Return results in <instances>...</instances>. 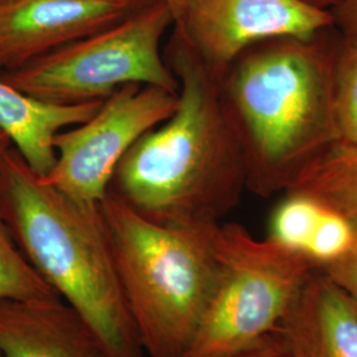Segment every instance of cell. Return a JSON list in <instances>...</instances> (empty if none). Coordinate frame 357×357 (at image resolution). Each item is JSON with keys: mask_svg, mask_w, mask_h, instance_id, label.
<instances>
[{"mask_svg": "<svg viewBox=\"0 0 357 357\" xmlns=\"http://www.w3.org/2000/svg\"><path fill=\"white\" fill-rule=\"evenodd\" d=\"M163 54L178 78V109L134 143L110 191L162 224L220 222L246 190L243 149L221 79L174 31Z\"/></svg>", "mask_w": 357, "mask_h": 357, "instance_id": "cell-1", "label": "cell"}, {"mask_svg": "<svg viewBox=\"0 0 357 357\" xmlns=\"http://www.w3.org/2000/svg\"><path fill=\"white\" fill-rule=\"evenodd\" d=\"M324 32L255 44L221 79L243 149L246 190L257 196L289 191L337 142L332 91L337 43Z\"/></svg>", "mask_w": 357, "mask_h": 357, "instance_id": "cell-2", "label": "cell"}, {"mask_svg": "<svg viewBox=\"0 0 357 357\" xmlns=\"http://www.w3.org/2000/svg\"><path fill=\"white\" fill-rule=\"evenodd\" d=\"M0 216L31 266L86 320L109 357H144L100 204L59 191L11 147L0 163Z\"/></svg>", "mask_w": 357, "mask_h": 357, "instance_id": "cell-3", "label": "cell"}, {"mask_svg": "<svg viewBox=\"0 0 357 357\" xmlns=\"http://www.w3.org/2000/svg\"><path fill=\"white\" fill-rule=\"evenodd\" d=\"M100 211L144 356L184 357L216 290L220 222L162 224L110 190Z\"/></svg>", "mask_w": 357, "mask_h": 357, "instance_id": "cell-4", "label": "cell"}, {"mask_svg": "<svg viewBox=\"0 0 357 357\" xmlns=\"http://www.w3.org/2000/svg\"><path fill=\"white\" fill-rule=\"evenodd\" d=\"M218 281L184 357H228L278 330L318 266L280 243L255 238L241 224H218Z\"/></svg>", "mask_w": 357, "mask_h": 357, "instance_id": "cell-5", "label": "cell"}, {"mask_svg": "<svg viewBox=\"0 0 357 357\" xmlns=\"http://www.w3.org/2000/svg\"><path fill=\"white\" fill-rule=\"evenodd\" d=\"M174 15L165 0L110 26L0 73L15 89L41 102L81 105L103 101L128 84L178 93V81L167 65L162 41Z\"/></svg>", "mask_w": 357, "mask_h": 357, "instance_id": "cell-6", "label": "cell"}, {"mask_svg": "<svg viewBox=\"0 0 357 357\" xmlns=\"http://www.w3.org/2000/svg\"><path fill=\"white\" fill-rule=\"evenodd\" d=\"M178 105V93L141 84L121 86L88 121L54 137L56 163L41 178L76 202L100 204L122 158Z\"/></svg>", "mask_w": 357, "mask_h": 357, "instance_id": "cell-7", "label": "cell"}, {"mask_svg": "<svg viewBox=\"0 0 357 357\" xmlns=\"http://www.w3.org/2000/svg\"><path fill=\"white\" fill-rule=\"evenodd\" d=\"M333 26L330 10L302 0H187L172 26L197 59L220 79L255 44L306 38Z\"/></svg>", "mask_w": 357, "mask_h": 357, "instance_id": "cell-8", "label": "cell"}, {"mask_svg": "<svg viewBox=\"0 0 357 357\" xmlns=\"http://www.w3.org/2000/svg\"><path fill=\"white\" fill-rule=\"evenodd\" d=\"M155 0H0V73L116 26Z\"/></svg>", "mask_w": 357, "mask_h": 357, "instance_id": "cell-9", "label": "cell"}, {"mask_svg": "<svg viewBox=\"0 0 357 357\" xmlns=\"http://www.w3.org/2000/svg\"><path fill=\"white\" fill-rule=\"evenodd\" d=\"M4 357H109L97 333L61 298L0 299Z\"/></svg>", "mask_w": 357, "mask_h": 357, "instance_id": "cell-10", "label": "cell"}, {"mask_svg": "<svg viewBox=\"0 0 357 357\" xmlns=\"http://www.w3.org/2000/svg\"><path fill=\"white\" fill-rule=\"evenodd\" d=\"M289 357H357V310L348 295L315 270L278 327Z\"/></svg>", "mask_w": 357, "mask_h": 357, "instance_id": "cell-11", "label": "cell"}, {"mask_svg": "<svg viewBox=\"0 0 357 357\" xmlns=\"http://www.w3.org/2000/svg\"><path fill=\"white\" fill-rule=\"evenodd\" d=\"M102 101L81 105H52L15 89L0 76V130L38 175L44 176L56 163L54 137L94 114Z\"/></svg>", "mask_w": 357, "mask_h": 357, "instance_id": "cell-12", "label": "cell"}, {"mask_svg": "<svg viewBox=\"0 0 357 357\" xmlns=\"http://www.w3.org/2000/svg\"><path fill=\"white\" fill-rule=\"evenodd\" d=\"M289 191L305 193L357 227V144H332Z\"/></svg>", "mask_w": 357, "mask_h": 357, "instance_id": "cell-13", "label": "cell"}, {"mask_svg": "<svg viewBox=\"0 0 357 357\" xmlns=\"http://www.w3.org/2000/svg\"><path fill=\"white\" fill-rule=\"evenodd\" d=\"M326 206L301 192H284L268 218V238L305 255Z\"/></svg>", "mask_w": 357, "mask_h": 357, "instance_id": "cell-14", "label": "cell"}, {"mask_svg": "<svg viewBox=\"0 0 357 357\" xmlns=\"http://www.w3.org/2000/svg\"><path fill=\"white\" fill-rule=\"evenodd\" d=\"M333 114L337 142L357 144V40L337 41L333 65Z\"/></svg>", "mask_w": 357, "mask_h": 357, "instance_id": "cell-15", "label": "cell"}, {"mask_svg": "<svg viewBox=\"0 0 357 357\" xmlns=\"http://www.w3.org/2000/svg\"><path fill=\"white\" fill-rule=\"evenodd\" d=\"M60 298L31 266L0 216V299Z\"/></svg>", "mask_w": 357, "mask_h": 357, "instance_id": "cell-16", "label": "cell"}, {"mask_svg": "<svg viewBox=\"0 0 357 357\" xmlns=\"http://www.w3.org/2000/svg\"><path fill=\"white\" fill-rule=\"evenodd\" d=\"M357 250V227L326 208L307 245L306 255L319 268H326Z\"/></svg>", "mask_w": 357, "mask_h": 357, "instance_id": "cell-17", "label": "cell"}, {"mask_svg": "<svg viewBox=\"0 0 357 357\" xmlns=\"http://www.w3.org/2000/svg\"><path fill=\"white\" fill-rule=\"evenodd\" d=\"M320 270L348 295L357 310V250Z\"/></svg>", "mask_w": 357, "mask_h": 357, "instance_id": "cell-18", "label": "cell"}, {"mask_svg": "<svg viewBox=\"0 0 357 357\" xmlns=\"http://www.w3.org/2000/svg\"><path fill=\"white\" fill-rule=\"evenodd\" d=\"M330 11L343 36L357 40V0H336Z\"/></svg>", "mask_w": 357, "mask_h": 357, "instance_id": "cell-19", "label": "cell"}, {"mask_svg": "<svg viewBox=\"0 0 357 357\" xmlns=\"http://www.w3.org/2000/svg\"><path fill=\"white\" fill-rule=\"evenodd\" d=\"M228 357H289V354L281 333L275 331L243 352Z\"/></svg>", "mask_w": 357, "mask_h": 357, "instance_id": "cell-20", "label": "cell"}, {"mask_svg": "<svg viewBox=\"0 0 357 357\" xmlns=\"http://www.w3.org/2000/svg\"><path fill=\"white\" fill-rule=\"evenodd\" d=\"M165 1L168 4L171 13L174 15V26H176L181 19L187 0H165Z\"/></svg>", "mask_w": 357, "mask_h": 357, "instance_id": "cell-21", "label": "cell"}, {"mask_svg": "<svg viewBox=\"0 0 357 357\" xmlns=\"http://www.w3.org/2000/svg\"><path fill=\"white\" fill-rule=\"evenodd\" d=\"M13 147V143L10 141V138L0 130V163L4 158V155L7 153V151Z\"/></svg>", "mask_w": 357, "mask_h": 357, "instance_id": "cell-22", "label": "cell"}, {"mask_svg": "<svg viewBox=\"0 0 357 357\" xmlns=\"http://www.w3.org/2000/svg\"><path fill=\"white\" fill-rule=\"evenodd\" d=\"M302 1L308 3L311 6H315V7L326 8V10H330V7L336 3V0H302Z\"/></svg>", "mask_w": 357, "mask_h": 357, "instance_id": "cell-23", "label": "cell"}, {"mask_svg": "<svg viewBox=\"0 0 357 357\" xmlns=\"http://www.w3.org/2000/svg\"><path fill=\"white\" fill-rule=\"evenodd\" d=\"M0 357H4L3 355H1V352H0Z\"/></svg>", "mask_w": 357, "mask_h": 357, "instance_id": "cell-24", "label": "cell"}]
</instances>
